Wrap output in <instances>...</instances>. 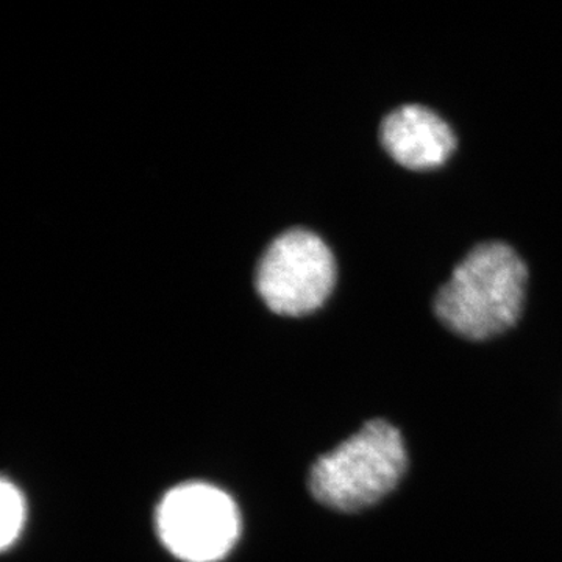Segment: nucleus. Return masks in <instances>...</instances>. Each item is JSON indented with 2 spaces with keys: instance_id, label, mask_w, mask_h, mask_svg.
<instances>
[{
  "instance_id": "1",
  "label": "nucleus",
  "mask_w": 562,
  "mask_h": 562,
  "mask_svg": "<svg viewBox=\"0 0 562 562\" xmlns=\"http://www.w3.org/2000/svg\"><path fill=\"white\" fill-rule=\"evenodd\" d=\"M528 271L503 243H484L453 269L435 301L438 319L472 341L494 338L522 314Z\"/></svg>"
},
{
  "instance_id": "2",
  "label": "nucleus",
  "mask_w": 562,
  "mask_h": 562,
  "mask_svg": "<svg viewBox=\"0 0 562 562\" xmlns=\"http://www.w3.org/2000/svg\"><path fill=\"white\" fill-rule=\"evenodd\" d=\"M406 464L401 431L387 422L372 420L314 462L310 491L335 512H361L395 490Z\"/></svg>"
},
{
  "instance_id": "3",
  "label": "nucleus",
  "mask_w": 562,
  "mask_h": 562,
  "mask_svg": "<svg viewBox=\"0 0 562 562\" xmlns=\"http://www.w3.org/2000/svg\"><path fill=\"white\" fill-rule=\"evenodd\" d=\"M162 546L184 562L224 560L238 542L241 516L227 492L195 482L173 487L155 513Z\"/></svg>"
},
{
  "instance_id": "4",
  "label": "nucleus",
  "mask_w": 562,
  "mask_h": 562,
  "mask_svg": "<svg viewBox=\"0 0 562 562\" xmlns=\"http://www.w3.org/2000/svg\"><path fill=\"white\" fill-rule=\"evenodd\" d=\"M336 283V261L313 232L290 231L262 255L257 290L273 313L305 316L319 310Z\"/></svg>"
},
{
  "instance_id": "5",
  "label": "nucleus",
  "mask_w": 562,
  "mask_h": 562,
  "mask_svg": "<svg viewBox=\"0 0 562 562\" xmlns=\"http://www.w3.org/2000/svg\"><path fill=\"white\" fill-rule=\"evenodd\" d=\"M380 139L392 160L409 171L439 168L457 147L452 127L438 113L416 103L387 114Z\"/></svg>"
},
{
  "instance_id": "6",
  "label": "nucleus",
  "mask_w": 562,
  "mask_h": 562,
  "mask_svg": "<svg viewBox=\"0 0 562 562\" xmlns=\"http://www.w3.org/2000/svg\"><path fill=\"white\" fill-rule=\"evenodd\" d=\"M0 547L3 552L9 550L20 538L25 522V502L21 491L9 480L3 479L0 484Z\"/></svg>"
}]
</instances>
